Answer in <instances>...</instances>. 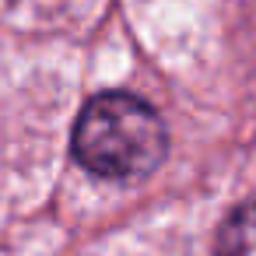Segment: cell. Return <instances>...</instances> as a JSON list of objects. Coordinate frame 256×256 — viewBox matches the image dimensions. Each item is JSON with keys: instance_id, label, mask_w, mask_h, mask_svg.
Here are the masks:
<instances>
[{"instance_id": "obj_2", "label": "cell", "mask_w": 256, "mask_h": 256, "mask_svg": "<svg viewBox=\"0 0 256 256\" xmlns=\"http://www.w3.org/2000/svg\"><path fill=\"white\" fill-rule=\"evenodd\" d=\"M214 256H256V200L232 210V218L218 232Z\"/></svg>"}, {"instance_id": "obj_1", "label": "cell", "mask_w": 256, "mask_h": 256, "mask_svg": "<svg viewBox=\"0 0 256 256\" xmlns=\"http://www.w3.org/2000/svg\"><path fill=\"white\" fill-rule=\"evenodd\" d=\"M162 116L130 92L95 95L74 126V158L102 179H140L165 162Z\"/></svg>"}]
</instances>
